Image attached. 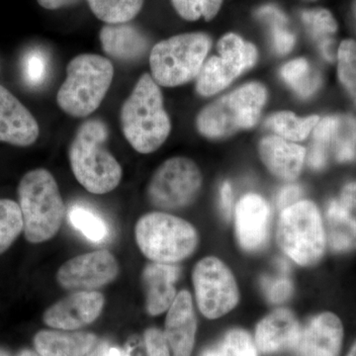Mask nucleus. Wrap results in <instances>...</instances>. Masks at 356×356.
Wrapping results in <instances>:
<instances>
[{"label": "nucleus", "instance_id": "nucleus-1", "mask_svg": "<svg viewBox=\"0 0 356 356\" xmlns=\"http://www.w3.org/2000/svg\"><path fill=\"white\" fill-rule=\"evenodd\" d=\"M120 123L124 137L138 153H154L168 140L172 122L161 88L151 74L140 77L122 105Z\"/></svg>", "mask_w": 356, "mask_h": 356}, {"label": "nucleus", "instance_id": "nucleus-2", "mask_svg": "<svg viewBox=\"0 0 356 356\" xmlns=\"http://www.w3.org/2000/svg\"><path fill=\"white\" fill-rule=\"evenodd\" d=\"M108 136L104 122L90 119L79 128L70 144V168L77 181L90 193L106 194L120 184V163L104 147Z\"/></svg>", "mask_w": 356, "mask_h": 356}, {"label": "nucleus", "instance_id": "nucleus-3", "mask_svg": "<svg viewBox=\"0 0 356 356\" xmlns=\"http://www.w3.org/2000/svg\"><path fill=\"white\" fill-rule=\"evenodd\" d=\"M18 198L28 242L41 243L57 235L65 216V204L49 170L37 168L26 173L18 185Z\"/></svg>", "mask_w": 356, "mask_h": 356}, {"label": "nucleus", "instance_id": "nucleus-4", "mask_svg": "<svg viewBox=\"0 0 356 356\" xmlns=\"http://www.w3.org/2000/svg\"><path fill=\"white\" fill-rule=\"evenodd\" d=\"M113 77L108 58L93 54L76 56L67 65V77L58 89V106L74 118L89 116L102 105Z\"/></svg>", "mask_w": 356, "mask_h": 356}, {"label": "nucleus", "instance_id": "nucleus-5", "mask_svg": "<svg viewBox=\"0 0 356 356\" xmlns=\"http://www.w3.org/2000/svg\"><path fill=\"white\" fill-rule=\"evenodd\" d=\"M266 100L264 84H243L204 107L196 118V128L211 140L225 139L248 130L257 125Z\"/></svg>", "mask_w": 356, "mask_h": 356}, {"label": "nucleus", "instance_id": "nucleus-6", "mask_svg": "<svg viewBox=\"0 0 356 356\" xmlns=\"http://www.w3.org/2000/svg\"><path fill=\"white\" fill-rule=\"evenodd\" d=\"M135 236L142 254L159 264H177L188 259L199 243L197 229L191 222L165 212L140 217Z\"/></svg>", "mask_w": 356, "mask_h": 356}, {"label": "nucleus", "instance_id": "nucleus-7", "mask_svg": "<svg viewBox=\"0 0 356 356\" xmlns=\"http://www.w3.org/2000/svg\"><path fill=\"white\" fill-rule=\"evenodd\" d=\"M278 247L300 266H314L324 257V221L313 201L300 200L281 211L276 229Z\"/></svg>", "mask_w": 356, "mask_h": 356}, {"label": "nucleus", "instance_id": "nucleus-8", "mask_svg": "<svg viewBox=\"0 0 356 356\" xmlns=\"http://www.w3.org/2000/svg\"><path fill=\"white\" fill-rule=\"evenodd\" d=\"M212 41L204 33H185L159 42L149 55L151 76L165 88L193 81L202 69Z\"/></svg>", "mask_w": 356, "mask_h": 356}, {"label": "nucleus", "instance_id": "nucleus-9", "mask_svg": "<svg viewBox=\"0 0 356 356\" xmlns=\"http://www.w3.org/2000/svg\"><path fill=\"white\" fill-rule=\"evenodd\" d=\"M202 184L198 165L191 159L175 156L154 172L147 185V198L161 210L184 209L197 199Z\"/></svg>", "mask_w": 356, "mask_h": 356}, {"label": "nucleus", "instance_id": "nucleus-10", "mask_svg": "<svg viewBox=\"0 0 356 356\" xmlns=\"http://www.w3.org/2000/svg\"><path fill=\"white\" fill-rule=\"evenodd\" d=\"M218 56L205 60L196 77V91L204 97L217 95L241 74L252 69L257 60L254 44L235 33H228L217 44Z\"/></svg>", "mask_w": 356, "mask_h": 356}, {"label": "nucleus", "instance_id": "nucleus-11", "mask_svg": "<svg viewBox=\"0 0 356 356\" xmlns=\"http://www.w3.org/2000/svg\"><path fill=\"white\" fill-rule=\"evenodd\" d=\"M199 311L209 320L224 317L240 302V289L231 268L216 257H206L192 273Z\"/></svg>", "mask_w": 356, "mask_h": 356}, {"label": "nucleus", "instance_id": "nucleus-12", "mask_svg": "<svg viewBox=\"0 0 356 356\" xmlns=\"http://www.w3.org/2000/svg\"><path fill=\"white\" fill-rule=\"evenodd\" d=\"M119 266L108 250H96L77 255L60 267L57 280L69 290L93 291L116 280Z\"/></svg>", "mask_w": 356, "mask_h": 356}, {"label": "nucleus", "instance_id": "nucleus-13", "mask_svg": "<svg viewBox=\"0 0 356 356\" xmlns=\"http://www.w3.org/2000/svg\"><path fill=\"white\" fill-rule=\"evenodd\" d=\"M270 207L257 193H248L238 200L234 212L238 245L247 252H257L266 247L270 229Z\"/></svg>", "mask_w": 356, "mask_h": 356}, {"label": "nucleus", "instance_id": "nucleus-14", "mask_svg": "<svg viewBox=\"0 0 356 356\" xmlns=\"http://www.w3.org/2000/svg\"><path fill=\"white\" fill-rule=\"evenodd\" d=\"M105 299L102 293H74L44 312V322L54 329L72 331L95 322L102 314Z\"/></svg>", "mask_w": 356, "mask_h": 356}, {"label": "nucleus", "instance_id": "nucleus-15", "mask_svg": "<svg viewBox=\"0 0 356 356\" xmlns=\"http://www.w3.org/2000/svg\"><path fill=\"white\" fill-rule=\"evenodd\" d=\"M343 341L341 318L332 312H323L301 330L295 351L298 356H339Z\"/></svg>", "mask_w": 356, "mask_h": 356}, {"label": "nucleus", "instance_id": "nucleus-16", "mask_svg": "<svg viewBox=\"0 0 356 356\" xmlns=\"http://www.w3.org/2000/svg\"><path fill=\"white\" fill-rule=\"evenodd\" d=\"M38 122L24 105L0 86V142L29 147L38 140Z\"/></svg>", "mask_w": 356, "mask_h": 356}, {"label": "nucleus", "instance_id": "nucleus-17", "mask_svg": "<svg viewBox=\"0 0 356 356\" xmlns=\"http://www.w3.org/2000/svg\"><path fill=\"white\" fill-rule=\"evenodd\" d=\"M301 325L293 312L281 308L266 316L255 327L254 344L264 355L295 350Z\"/></svg>", "mask_w": 356, "mask_h": 356}, {"label": "nucleus", "instance_id": "nucleus-18", "mask_svg": "<svg viewBox=\"0 0 356 356\" xmlns=\"http://www.w3.org/2000/svg\"><path fill=\"white\" fill-rule=\"evenodd\" d=\"M196 321L193 300L191 293H177L172 305L168 310L165 334L173 356H191L195 343Z\"/></svg>", "mask_w": 356, "mask_h": 356}, {"label": "nucleus", "instance_id": "nucleus-19", "mask_svg": "<svg viewBox=\"0 0 356 356\" xmlns=\"http://www.w3.org/2000/svg\"><path fill=\"white\" fill-rule=\"evenodd\" d=\"M259 156L274 177L294 181L303 170L306 159L305 147L280 136H268L259 143Z\"/></svg>", "mask_w": 356, "mask_h": 356}, {"label": "nucleus", "instance_id": "nucleus-20", "mask_svg": "<svg viewBox=\"0 0 356 356\" xmlns=\"http://www.w3.org/2000/svg\"><path fill=\"white\" fill-rule=\"evenodd\" d=\"M177 264L151 262L143 271V283L147 296V311L151 316L165 313L177 297L175 283L179 276Z\"/></svg>", "mask_w": 356, "mask_h": 356}, {"label": "nucleus", "instance_id": "nucleus-21", "mask_svg": "<svg viewBox=\"0 0 356 356\" xmlns=\"http://www.w3.org/2000/svg\"><path fill=\"white\" fill-rule=\"evenodd\" d=\"M103 51L121 62H136L149 49L147 37L135 26L127 23L105 25L100 31Z\"/></svg>", "mask_w": 356, "mask_h": 356}, {"label": "nucleus", "instance_id": "nucleus-22", "mask_svg": "<svg viewBox=\"0 0 356 356\" xmlns=\"http://www.w3.org/2000/svg\"><path fill=\"white\" fill-rule=\"evenodd\" d=\"M96 343L95 334L88 332L41 331L34 339L41 356H86Z\"/></svg>", "mask_w": 356, "mask_h": 356}, {"label": "nucleus", "instance_id": "nucleus-23", "mask_svg": "<svg viewBox=\"0 0 356 356\" xmlns=\"http://www.w3.org/2000/svg\"><path fill=\"white\" fill-rule=\"evenodd\" d=\"M327 245L336 254L356 250V216L337 199L332 200L325 212Z\"/></svg>", "mask_w": 356, "mask_h": 356}, {"label": "nucleus", "instance_id": "nucleus-24", "mask_svg": "<svg viewBox=\"0 0 356 356\" xmlns=\"http://www.w3.org/2000/svg\"><path fill=\"white\" fill-rule=\"evenodd\" d=\"M302 21L316 40L325 60H334L332 36L337 31V23L332 14L324 8L311 9L302 13Z\"/></svg>", "mask_w": 356, "mask_h": 356}, {"label": "nucleus", "instance_id": "nucleus-25", "mask_svg": "<svg viewBox=\"0 0 356 356\" xmlns=\"http://www.w3.org/2000/svg\"><path fill=\"white\" fill-rule=\"evenodd\" d=\"M280 74L300 97L308 98L315 95L322 86V77L306 58H299L283 65Z\"/></svg>", "mask_w": 356, "mask_h": 356}, {"label": "nucleus", "instance_id": "nucleus-26", "mask_svg": "<svg viewBox=\"0 0 356 356\" xmlns=\"http://www.w3.org/2000/svg\"><path fill=\"white\" fill-rule=\"evenodd\" d=\"M318 115L298 117L293 112L281 111L273 115L266 126L283 139L290 142H301L307 139L320 121Z\"/></svg>", "mask_w": 356, "mask_h": 356}, {"label": "nucleus", "instance_id": "nucleus-27", "mask_svg": "<svg viewBox=\"0 0 356 356\" xmlns=\"http://www.w3.org/2000/svg\"><path fill=\"white\" fill-rule=\"evenodd\" d=\"M331 153L339 163L356 159V119L350 115L336 116L331 140Z\"/></svg>", "mask_w": 356, "mask_h": 356}, {"label": "nucleus", "instance_id": "nucleus-28", "mask_svg": "<svg viewBox=\"0 0 356 356\" xmlns=\"http://www.w3.org/2000/svg\"><path fill=\"white\" fill-rule=\"evenodd\" d=\"M98 19L108 24L127 23L142 9L144 0H88Z\"/></svg>", "mask_w": 356, "mask_h": 356}, {"label": "nucleus", "instance_id": "nucleus-29", "mask_svg": "<svg viewBox=\"0 0 356 356\" xmlns=\"http://www.w3.org/2000/svg\"><path fill=\"white\" fill-rule=\"evenodd\" d=\"M336 116L320 119L313 130V142L308 154V165L315 170H321L327 165L331 154V140Z\"/></svg>", "mask_w": 356, "mask_h": 356}, {"label": "nucleus", "instance_id": "nucleus-30", "mask_svg": "<svg viewBox=\"0 0 356 356\" xmlns=\"http://www.w3.org/2000/svg\"><path fill=\"white\" fill-rule=\"evenodd\" d=\"M69 219L74 228L92 242H104L108 238L109 229L106 222L89 208L72 206L69 211Z\"/></svg>", "mask_w": 356, "mask_h": 356}, {"label": "nucleus", "instance_id": "nucleus-31", "mask_svg": "<svg viewBox=\"0 0 356 356\" xmlns=\"http://www.w3.org/2000/svg\"><path fill=\"white\" fill-rule=\"evenodd\" d=\"M24 229L19 204L0 199V255L4 254Z\"/></svg>", "mask_w": 356, "mask_h": 356}, {"label": "nucleus", "instance_id": "nucleus-32", "mask_svg": "<svg viewBox=\"0 0 356 356\" xmlns=\"http://www.w3.org/2000/svg\"><path fill=\"white\" fill-rule=\"evenodd\" d=\"M257 15L270 23L273 48L280 56L286 55L294 48L295 35L287 29V19L277 7L267 6L257 10Z\"/></svg>", "mask_w": 356, "mask_h": 356}, {"label": "nucleus", "instance_id": "nucleus-33", "mask_svg": "<svg viewBox=\"0 0 356 356\" xmlns=\"http://www.w3.org/2000/svg\"><path fill=\"white\" fill-rule=\"evenodd\" d=\"M203 356H257L254 341L247 331L233 329L227 332L220 343Z\"/></svg>", "mask_w": 356, "mask_h": 356}, {"label": "nucleus", "instance_id": "nucleus-34", "mask_svg": "<svg viewBox=\"0 0 356 356\" xmlns=\"http://www.w3.org/2000/svg\"><path fill=\"white\" fill-rule=\"evenodd\" d=\"M337 76L356 104V42L344 40L337 51Z\"/></svg>", "mask_w": 356, "mask_h": 356}, {"label": "nucleus", "instance_id": "nucleus-35", "mask_svg": "<svg viewBox=\"0 0 356 356\" xmlns=\"http://www.w3.org/2000/svg\"><path fill=\"white\" fill-rule=\"evenodd\" d=\"M172 2L180 17L187 21L201 18L206 21L214 19L222 4V0H172Z\"/></svg>", "mask_w": 356, "mask_h": 356}, {"label": "nucleus", "instance_id": "nucleus-36", "mask_svg": "<svg viewBox=\"0 0 356 356\" xmlns=\"http://www.w3.org/2000/svg\"><path fill=\"white\" fill-rule=\"evenodd\" d=\"M49 63L47 56L40 50L30 51L23 60V76L26 83L39 86L48 76Z\"/></svg>", "mask_w": 356, "mask_h": 356}, {"label": "nucleus", "instance_id": "nucleus-37", "mask_svg": "<svg viewBox=\"0 0 356 356\" xmlns=\"http://www.w3.org/2000/svg\"><path fill=\"white\" fill-rule=\"evenodd\" d=\"M262 291L273 304H281L293 294V283L287 276H266L262 278Z\"/></svg>", "mask_w": 356, "mask_h": 356}, {"label": "nucleus", "instance_id": "nucleus-38", "mask_svg": "<svg viewBox=\"0 0 356 356\" xmlns=\"http://www.w3.org/2000/svg\"><path fill=\"white\" fill-rule=\"evenodd\" d=\"M145 346L147 356H170V346L165 334L154 327L145 332Z\"/></svg>", "mask_w": 356, "mask_h": 356}, {"label": "nucleus", "instance_id": "nucleus-39", "mask_svg": "<svg viewBox=\"0 0 356 356\" xmlns=\"http://www.w3.org/2000/svg\"><path fill=\"white\" fill-rule=\"evenodd\" d=\"M302 189L299 185L288 184L281 189L277 196V205L281 211L301 200Z\"/></svg>", "mask_w": 356, "mask_h": 356}, {"label": "nucleus", "instance_id": "nucleus-40", "mask_svg": "<svg viewBox=\"0 0 356 356\" xmlns=\"http://www.w3.org/2000/svg\"><path fill=\"white\" fill-rule=\"evenodd\" d=\"M233 188L229 181L222 182L220 187V207L225 219H231L233 215Z\"/></svg>", "mask_w": 356, "mask_h": 356}, {"label": "nucleus", "instance_id": "nucleus-41", "mask_svg": "<svg viewBox=\"0 0 356 356\" xmlns=\"http://www.w3.org/2000/svg\"><path fill=\"white\" fill-rule=\"evenodd\" d=\"M337 201L351 212L356 211V181L348 182L344 185Z\"/></svg>", "mask_w": 356, "mask_h": 356}, {"label": "nucleus", "instance_id": "nucleus-42", "mask_svg": "<svg viewBox=\"0 0 356 356\" xmlns=\"http://www.w3.org/2000/svg\"><path fill=\"white\" fill-rule=\"evenodd\" d=\"M86 356H124L119 348L112 346L108 343H100L91 350Z\"/></svg>", "mask_w": 356, "mask_h": 356}, {"label": "nucleus", "instance_id": "nucleus-43", "mask_svg": "<svg viewBox=\"0 0 356 356\" xmlns=\"http://www.w3.org/2000/svg\"><path fill=\"white\" fill-rule=\"evenodd\" d=\"M37 1L44 8L49 9V10H56V9L76 3L79 0H37Z\"/></svg>", "mask_w": 356, "mask_h": 356}, {"label": "nucleus", "instance_id": "nucleus-44", "mask_svg": "<svg viewBox=\"0 0 356 356\" xmlns=\"http://www.w3.org/2000/svg\"><path fill=\"white\" fill-rule=\"evenodd\" d=\"M17 356H41L39 355L38 353H34V351L29 350H25L21 351L19 355Z\"/></svg>", "mask_w": 356, "mask_h": 356}, {"label": "nucleus", "instance_id": "nucleus-45", "mask_svg": "<svg viewBox=\"0 0 356 356\" xmlns=\"http://www.w3.org/2000/svg\"><path fill=\"white\" fill-rule=\"evenodd\" d=\"M346 356H356V339L353 346H351L350 351H348V355Z\"/></svg>", "mask_w": 356, "mask_h": 356}, {"label": "nucleus", "instance_id": "nucleus-46", "mask_svg": "<svg viewBox=\"0 0 356 356\" xmlns=\"http://www.w3.org/2000/svg\"><path fill=\"white\" fill-rule=\"evenodd\" d=\"M0 356H10L6 350H0Z\"/></svg>", "mask_w": 356, "mask_h": 356}, {"label": "nucleus", "instance_id": "nucleus-47", "mask_svg": "<svg viewBox=\"0 0 356 356\" xmlns=\"http://www.w3.org/2000/svg\"><path fill=\"white\" fill-rule=\"evenodd\" d=\"M309 1H314V0H309Z\"/></svg>", "mask_w": 356, "mask_h": 356}]
</instances>
